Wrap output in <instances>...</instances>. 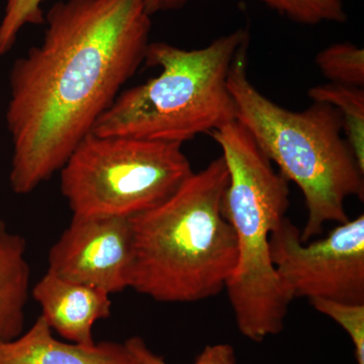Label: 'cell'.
<instances>
[{"instance_id":"obj_8","label":"cell","mask_w":364,"mask_h":364,"mask_svg":"<svg viewBox=\"0 0 364 364\" xmlns=\"http://www.w3.org/2000/svg\"><path fill=\"white\" fill-rule=\"evenodd\" d=\"M132 259L131 219L72 215L50 249L48 272L112 294L130 289Z\"/></svg>"},{"instance_id":"obj_7","label":"cell","mask_w":364,"mask_h":364,"mask_svg":"<svg viewBox=\"0 0 364 364\" xmlns=\"http://www.w3.org/2000/svg\"><path fill=\"white\" fill-rule=\"evenodd\" d=\"M270 257L289 301L323 299L364 304V215L337 224L327 236L301 240L287 218L273 230Z\"/></svg>"},{"instance_id":"obj_17","label":"cell","mask_w":364,"mask_h":364,"mask_svg":"<svg viewBox=\"0 0 364 364\" xmlns=\"http://www.w3.org/2000/svg\"><path fill=\"white\" fill-rule=\"evenodd\" d=\"M124 343L138 364H168L161 356L150 350L140 337H132ZM193 364H236L233 347L228 344L207 346Z\"/></svg>"},{"instance_id":"obj_9","label":"cell","mask_w":364,"mask_h":364,"mask_svg":"<svg viewBox=\"0 0 364 364\" xmlns=\"http://www.w3.org/2000/svg\"><path fill=\"white\" fill-rule=\"evenodd\" d=\"M32 294L53 331L72 343L95 344L93 326L112 314L111 294L50 272L33 287Z\"/></svg>"},{"instance_id":"obj_2","label":"cell","mask_w":364,"mask_h":364,"mask_svg":"<svg viewBox=\"0 0 364 364\" xmlns=\"http://www.w3.org/2000/svg\"><path fill=\"white\" fill-rule=\"evenodd\" d=\"M229 181L220 156L193 172L166 200L131 218L130 289L160 303H195L226 289L238 259L223 213Z\"/></svg>"},{"instance_id":"obj_3","label":"cell","mask_w":364,"mask_h":364,"mask_svg":"<svg viewBox=\"0 0 364 364\" xmlns=\"http://www.w3.org/2000/svg\"><path fill=\"white\" fill-rule=\"evenodd\" d=\"M247 50L237 55L228 78L236 119L279 173L301 189L308 210L301 240L311 241L328 223L348 221L345 203L352 196L363 200L364 171L342 135L339 112L320 102L301 112L273 102L249 79Z\"/></svg>"},{"instance_id":"obj_14","label":"cell","mask_w":364,"mask_h":364,"mask_svg":"<svg viewBox=\"0 0 364 364\" xmlns=\"http://www.w3.org/2000/svg\"><path fill=\"white\" fill-rule=\"evenodd\" d=\"M287 18L303 25L345 23L347 14L342 0H259Z\"/></svg>"},{"instance_id":"obj_5","label":"cell","mask_w":364,"mask_h":364,"mask_svg":"<svg viewBox=\"0 0 364 364\" xmlns=\"http://www.w3.org/2000/svg\"><path fill=\"white\" fill-rule=\"evenodd\" d=\"M222 149L229 181L223 213L233 228L238 259L226 286L239 331L254 342L279 334L289 304L270 257L273 230L289 207V181L275 171L237 119L210 134Z\"/></svg>"},{"instance_id":"obj_16","label":"cell","mask_w":364,"mask_h":364,"mask_svg":"<svg viewBox=\"0 0 364 364\" xmlns=\"http://www.w3.org/2000/svg\"><path fill=\"white\" fill-rule=\"evenodd\" d=\"M45 0H7L0 23V56L13 49L21 28L45 23L42 6Z\"/></svg>"},{"instance_id":"obj_13","label":"cell","mask_w":364,"mask_h":364,"mask_svg":"<svg viewBox=\"0 0 364 364\" xmlns=\"http://www.w3.org/2000/svg\"><path fill=\"white\" fill-rule=\"evenodd\" d=\"M318 70L330 83L364 87V51L351 43H338L325 48L315 59Z\"/></svg>"},{"instance_id":"obj_18","label":"cell","mask_w":364,"mask_h":364,"mask_svg":"<svg viewBox=\"0 0 364 364\" xmlns=\"http://www.w3.org/2000/svg\"><path fill=\"white\" fill-rule=\"evenodd\" d=\"M189 0H146V11L152 16L153 14L163 11H174L186 6Z\"/></svg>"},{"instance_id":"obj_6","label":"cell","mask_w":364,"mask_h":364,"mask_svg":"<svg viewBox=\"0 0 364 364\" xmlns=\"http://www.w3.org/2000/svg\"><path fill=\"white\" fill-rule=\"evenodd\" d=\"M59 172L73 215L131 219L166 200L193 170L181 144L90 133Z\"/></svg>"},{"instance_id":"obj_1","label":"cell","mask_w":364,"mask_h":364,"mask_svg":"<svg viewBox=\"0 0 364 364\" xmlns=\"http://www.w3.org/2000/svg\"><path fill=\"white\" fill-rule=\"evenodd\" d=\"M145 1L66 0L46 14L42 42L9 76V182L16 195L61 170L144 63L152 26Z\"/></svg>"},{"instance_id":"obj_12","label":"cell","mask_w":364,"mask_h":364,"mask_svg":"<svg viewBox=\"0 0 364 364\" xmlns=\"http://www.w3.org/2000/svg\"><path fill=\"white\" fill-rule=\"evenodd\" d=\"M308 95L313 102L331 105L339 112L345 139L364 171L363 88L328 83L310 88Z\"/></svg>"},{"instance_id":"obj_11","label":"cell","mask_w":364,"mask_h":364,"mask_svg":"<svg viewBox=\"0 0 364 364\" xmlns=\"http://www.w3.org/2000/svg\"><path fill=\"white\" fill-rule=\"evenodd\" d=\"M30 284L26 239L0 219V342L23 334Z\"/></svg>"},{"instance_id":"obj_10","label":"cell","mask_w":364,"mask_h":364,"mask_svg":"<svg viewBox=\"0 0 364 364\" xmlns=\"http://www.w3.org/2000/svg\"><path fill=\"white\" fill-rule=\"evenodd\" d=\"M0 364H138L126 343L93 345L55 338L42 315L18 338L0 342Z\"/></svg>"},{"instance_id":"obj_4","label":"cell","mask_w":364,"mask_h":364,"mask_svg":"<svg viewBox=\"0 0 364 364\" xmlns=\"http://www.w3.org/2000/svg\"><path fill=\"white\" fill-rule=\"evenodd\" d=\"M248 43L244 28L200 49L150 43L144 63L159 67L160 73L122 90L91 133L183 145L235 121L228 78L237 55Z\"/></svg>"},{"instance_id":"obj_15","label":"cell","mask_w":364,"mask_h":364,"mask_svg":"<svg viewBox=\"0 0 364 364\" xmlns=\"http://www.w3.org/2000/svg\"><path fill=\"white\" fill-rule=\"evenodd\" d=\"M311 305L343 328L353 343L358 364H364V304L318 299L311 301Z\"/></svg>"}]
</instances>
